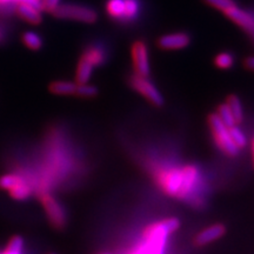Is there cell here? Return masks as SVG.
Masks as SVG:
<instances>
[{
    "mask_svg": "<svg viewBox=\"0 0 254 254\" xmlns=\"http://www.w3.org/2000/svg\"><path fill=\"white\" fill-rule=\"evenodd\" d=\"M200 179L198 167L186 165L182 167L160 168L155 173V180L167 195L185 199L196 190Z\"/></svg>",
    "mask_w": 254,
    "mask_h": 254,
    "instance_id": "1",
    "label": "cell"
},
{
    "mask_svg": "<svg viewBox=\"0 0 254 254\" xmlns=\"http://www.w3.org/2000/svg\"><path fill=\"white\" fill-rule=\"evenodd\" d=\"M179 226L180 222L176 218L154 222L145 230L144 240L136 250L140 254H165L168 237L174 233Z\"/></svg>",
    "mask_w": 254,
    "mask_h": 254,
    "instance_id": "2",
    "label": "cell"
},
{
    "mask_svg": "<svg viewBox=\"0 0 254 254\" xmlns=\"http://www.w3.org/2000/svg\"><path fill=\"white\" fill-rule=\"evenodd\" d=\"M208 125L215 144L220 148V151L224 152L228 157H237L239 154L240 148L232 140L230 132H228V127L221 122L217 113L209 114Z\"/></svg>",
    "mask_w": 254,
    "mask_h": 254,
    "instance_id": "3",
    "label": "cell"
},
{
    "mask_svg": "<svg viewBox=\"0 0 254 254\" xmlns=\"http://www.w3.org/2000/svg\"><path fill=\"white\" fill-rule=\"evenodd\" d=\"M52 14L59 19H68L86 24H93L98 19V14L94 9L75 4H60Z\"/></svg>",
    "mask_w": 254,
    "mask_h": 254,
    "instance_id": "4",
    "label": "cell"
},
{
    "mask_svg": "<svg viewBox=\"0 0 254 254\" xmlns=\"http://www.w3.org/2000/svg\"><path fill=\"white\" fill-rule=\"evenodd\" d=\"M40 200L50 224L57 230H63L66 225V212L63 205L50 193H43Z\"/></svg>",
    "mask_w": 254,
    "mask_h": 254,
    "instance_id": "5",
    "label": "cell"
},
{
    "mask_svg": "<svg viewBox=\"0 0 254 254\" xmlns=\"http://www.w3.org/2000/svg\"><path fill=\"white\" fill-rule=\"evenodd\" d=\"M129 84L139 94H141L142 97L146 98L154 106L160 107L164 105L163 95L158 91V88L154 86L153 82L148 80L147 77H142V75L134 73L129 78Z\"/></svg>",
    "mask_w": 254,
    "mask_h": 254,
    "instance_id": "6",
    "label": "cell"
},
{
    "mask_svg": "<svg viewBox=\"0 0 254 254\" xmlns=\"http://www.w3.org/2000/svg\"><path fill=\"white\" fill-rule=\"evenodd\" d=\"M131 53L136 74L148 77V74H150V62H148L147 45L144 41H135L132 45Z\"/></svg>",
    "mask_w": 254,
    "mask_h": 254,
    "instance_id": "7",
    "label": "cell"
},
{
    "mask_svg": "<svg viewBox=\"0 0 254 254\" xmlns=\"http://www.w3.org/2000/svg\"><path fill=\"white\" fill-rule=\"evenodd\" d=\"M190 38L189 34L178 32L160 37L158 39V46L163 50H183L190 45Z\"/></svg>",
    "mask_w": 254,
    "mask_h": 254,
    "instance_id": "8",
    "label": "cell"
},
{
    "mask_svg": "<svg viewBox=\"0 0 254 254\" xmlns=\"http://www.w3.org/2000/svg\"><path fill=\"white\" fill-rule=\"evenodd\" d=\"M224 13L226 14L233 23H236L238 26H240L241 28H244V30L250 32V33L254 34V17H252L250 13L243 11V9L238 7L237 5L226 9Z\"/></svg>",
    "mask_w": 254,
    "mask_h": 254,
    "instance_id": "9",
    "label": "cell"
},
{
    "mask_svg": "<svg viewBox=\"0 0 254 254\" xmlns=\"http://www.w3.org/2000/svg\"><path fill=\"white\" fill-rule=\"evenodd\" d=\"M225 232H226V227L222 224H214L212 226H209L201 232H199L196 234L194 243L195 245L198 246H205L208 245V244L213 243V241L220 239V238L224 236Z\"/></svg>",
    "mask_w": 254,
    "mask_h": 254,
    "instance_id": "10",
    "label": "cell"
},
{
    "mask_svg": "<svg viewBox=\"0 0 254 254\" xmlns=\"http://www.w3.org/2000/svg\"><path fill=\"white\" fill-rule=\"evenodd\" d=\"M17 13L20 18H23L25 21L32 25H38L43 21V12L36 5H32L30 2L20 1L18 2Z\"/></svg>",
    "mask_w": 254,
    "mask_h": 254,
    "instance_id": "11",
    "label": "cell"
},
{
    "mask_svg": "<svg viewBox=\"0 0 254 254\" xmlns=\"http://www.w3.org/2000/svg\"><path fill=\"white\" fill-rule=\"evenodd\" d=\"M78 84L69 80H56L50 84L49 90L56 95H75Z\"/></svg>",
    "mask_w": 254,
    "mask_h": 254,
    "instance_id": "12",
    "label": "cell"
},
{
    "mask_svg": "<svg viewBox=\"0 0 254 254\" xmlns=\"http://www.w3.org/2000/svg\"><path fill=\"white\" fill-rule=\"evenodd\" d=\"M93 67L94 66L86 58L81 57L78 63L77 71H75V82L77 84H87L91 79Z\"/></svg>",
    "mask_w": 254,
    "mask_h": 254,
    "instance_id": "13",
    "label": "cell"
},
{
    "mask_svg": "<svg viewBox=\"0 0 254 254\" xmlns=\"http://www.w3.org/2000/svg\"><path fill=\"white\" fill-rule=\"evenodd\" d=\"M107 13L112 18L123 19L126 18V5L125 0H110L107 2Z\"/></svg>",
    "mask_w": 254,
    "mask_h": 254,
    "instance_id": "14",
    "label": "cell"
},
{
    "mask_svg": "<svg viewBox=\"0 0 254 254\" xmlns=\"http://www.w3.org/2000/svg\"><path fill=\"white\" fill-rule=\"evenodd\" d=\"M21 40H23L24 45L27 47L28 50L32 51H39L43 47V39L39 34H37L36 32L27 31L23 33L21 36Z\"/></svg>",
    "mask_w": 254,
    "mask_h": 254,
    "instance_id": "15",
    "label": "cell"
},
{
    "mask_svg": "<svg viewBox=\"0 0 254 254\" xmlns=\"http://www.w3.org/2000/svg\"><path fill=\"white\" fill-rule=\"evenodd\" d=\"M227 106L230 107L232 114H233L234 120H236V124H240L244 120V111H243V105H241V101L237 95H230L227 98L226 101Z\"/></svg>",
    "mask_w": 254,
    "mask_h": 254,
    "instance_id": "16",
    "label": "cell"
},
{
    "mask_svg": "<svg viewBox=\"0 0 254 254\" xmlns=\"http://www.w3.org/2000/svg\"><path fill=\"white\" fill-rule=\"evenodd\" d=\"M24 182L25 179L23 177L19 176V174H14V173L4 174V176L0 177V189L11 190L12 189H14L15 186H18L19 184Z\"/></svg>",
    "mask_w": 254,
    "mask_h": 254,
    "instance_id": "17",
    "label": "cell"
},
{
    "mask_svg": "<svg viewBox=\"0 0 254 254\" xmlns=\"http://www.w3.org/2000/svg\"><path fill=\"white\" fill-rule=\"evenodd\" d=\"M24 239L20 236H13L8 240L5 250L1 251V254H23L24 250Z\"/></svg>",
    "mask_w": 254,
    "mask_h": 254,
    "instance_id": "18",
    "label": "cell"
},
{
    "mask_svg": "<svg viewBox=\"0 0 254 254\" xmlns=\"http://www.w3.org/2000/svg\"><path fill=\"white\" fill-rule=\"evenodd\" d=\"M9 194L15 200H26L28 196L31 195V187L26 182L19 184L18 186H15L14 189L8 190Z\"/></svg>",
    "mask_w": 254,
    "mask_h": 254,
    "instance_id": "19",
    "label": "cell"
},
{
    "mask_svg": "<svg viewBox=\"0 0 254 254\" xmlns=\"http://www.w3.org/2000/svg\"><path fill=\"white\" fill-rule=\"evenodd\" d=\"M217 116L219 117V118H220L221 122L224 123L227 127H232V126L237 125L236 120H234L233 114H232L230 107L227 106V104L219 105Z\"/></svg>",
    "mask_w": 254,
    "mask_h": 254,
    "instance_id": "20",
    "label": "cell"
},
{
    "mask_svg": "<svg viewBox=\"0 0 254 254\" xmlns=\"http://www.w3.org/2000/svg\"><path fill=\"white\" fill-rule=\"evenodd\" d=\"M228 132H230V135L232 138V140H233L234 144H236L238 147L243 148L245 147L246 144H247V139H246V135L244 134V132L241 131V129L238 127L237 125L232 126V127H228Z\"/></svg>",
    "mask_w": 254,
    "mask_h": 254,
    "instance_id": "21",
    "label": "cell"
},
{
    "mask_svg": "<svg viewBox=\"0 0 254 254\" xmlns=\"http://www.w3.org/2000/svg\"><path fill=\"white\" fill-rule=\"evenodd\" d=\"M233 64H234L233 56L230 55V53H227V52L219 53V55L215 56V58H214V65L217 66L218 68L228 69L233 66Z\"/></svg>",
    "mask_w": 254,
    "mask_h": 254,
    "instance_id": "22",
    "label": "cell"
},
{
    "mask_svg": "<svg viewBox=\"0 0 254 254\" xmlns=\"http://www.w3.org/2000/svg\"><path fill=\"white\" fill-rule=\"evenodd\" d=\"M75 95L80 98H94L98 95V88L90 84H78Z\"/></svg>",
    "mask_w": 254,
    "mask_h": 254,
    "instance_id": "23",
    "label": "cell"
},
{
    "mask_svg": "<svg viewBox=\"0 0 254 254\" xmlns=\"http://www.w3.org/2000/svg\"><path fill=\"white\" fill-rule=\"evenodd\" d=\"M82 57H84V58H86L93 66L100 65V64L103 63V60H104L103 53H101V51L98 50V49L87 50L86 52L82 55Z\"/></svg>",
    "mask_w": 254,
    "mask_h": 254,
    "instance_id": "24",
    "label": "cell"
},
{
    "mask_svg": "<svg viewBox=\"0 0 254 254\" xmlns=\"http://www.w3.org/2000/svg\"><path fill=\"white\" fill-rule=\"evenodd\" d=\"M206 4L211 5L212 7L220 9V11L225 12L226 9L233 7L236 5V2L233 0H205Z\"/></svg>",
    "mask_w": 254,
    "mask_h": 254,
    "instance_id": "25",
    "label": "cell"
},
{
    "mask_svg": "<svg viewBox=\"0 0 254 254\" xmlns=\"http://www.w3.org/2000/svg\"><path fill=\"white\" fill-rule=\"evenodd\" d=\"M60 5V0H40L41 12L53 13V11Z\"/></svg>",
    "mask_w": 254,
    "mask_h": 254,
    "instance_id": "26",
    "label": "cell"
},
{
    "mask_svg": "<svg viewBox=\"0 0 254 254\" xmlns=\"http://www.w3.org/2000/svg\"><path fill=\"white\" fill-rule=\"evenodd\" d=\"M244 64H245L246 68L251 69V71H254V57H249Z\"/></svg>",
    "mask_w": 254,
    "mask_h": 254,
    "instance_id": "27",
    "label": "cell"
},
{
    "mask_svg": "<svg viewBox=\"0 0 254 254\" xmlns=\"http://www.w3.org/2000/svg\"><path fill=\"white\" fill-rule=\"evenodd\" d=\"M20 0H0V4H8V2H19Z\"/></svg>",
    "mask_w": 254,
    "mask_h": 254,
    "instance_id": "28",
    "label": "cell"
},
{
    "mask_svg": "<svg viewBox=\"0 0 254 254\" xmlns=\"http://www.w3.org/2000/svg\"><path fill=\"white\" fill-rule=\"evenodd\" d=\"M251 151H252V159H253V165H254V138L252 140V144H251Z\"/></svg>",
    "mask_w": 254,
    "mask_h": 254,
    "instance_id": "29",
    "label": "cell"
},
{
    "mask_svg": "<svg viewBox=\"0 0 254 254\" xmlns=\"http://www.w3.org/2000/svg\"><path fill=\"white\" fill-rule=\"evenodd\" d=\"M131 254H140V253H139V251H138V250L134 249V250H133L132 252H131Z\"/></svg>",
    "mask_w": 254,
    "mask_h": 254,
    "instance_id": "30",
    "label": "cell"
},
{
    "mask_svg": "<svg viewBox=\"0 0 254 254\" xmlns=\"http://www.w3.org/2000/svg\"><path fill=\"white\" fill-rule=\"evenodd\" d=\"M1 39H2V32L0 30V41H1Z\"/></svg>",
    "mask_w": 254,
    "mask_h": 254,
    "instance_id": "31",
    "label": "cell"
},
{
    "mask_svg": "<svg viewBox=\"0 0 254 254\" xmlns=\"http://www.w3.org/2000/svg\"><path fill=\"white\" fill-rule=\"evenodd\" d=\"M36 1H38V2H39V4H40V0H36Z\"/></svg>",
    "mask_w": 254,
    "mask_h": 254,
    "instance_id": "32",
    "label": "cell"
},
{
    "mask_svg": "<svg viewBox=\"0 0 254 254\" xmlns=\"http://www.w3.org/2000/svg\"><path fill=\"white\" fill-rule=\"evenodd\" d=\"M50 254H55V253H50Z\"/></svg>",
    "mask_w": 254,
    "mask_h": 254,
    "instance_id": "33",
    "label": "cell"
},
{
    "mask_svg": "<svg viewBox=\"0 0 254 254\" xmlns=\"http://www.w3.org/2000/svg\"><path fill=\"white\" fill-rule=\"evenodd\" d=\"M105 254H107V253H105Z\"/></svg>",
    "mask_w": 254,
    "mask_h": 254,
    "instance_id": "34",
    "label": "cell"
},
{
    "mask_svg": "<svg viewBox=\"0 0 254 254\" xmlns=\"http://www.w3.org/2000/svg\"><path fill=\"white\" fill-rule=\"evenodd\" d=\"M0 254H1V253H0Z\"/></svg>",
    "mask_w": 254,
    "mask_h": 254,
    "instance_id": "35",
    "label": "cell"
}]
</instances>
